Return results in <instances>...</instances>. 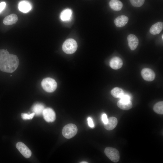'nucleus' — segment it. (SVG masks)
Instances as JSON below:
<instances>
[{
	"instance_id": "1",
	"label": "nucleus",
	"mask_w": 163,
	"mask_h": 163,
	"mask_svg": "<svg viewBox=\"0 0 163 163\" xmlns=\"http://www.w3.org/2000/svg\"><path fill=\"white\" fill-rule=\"evenodd\" d=\"M19 61L17 56L10 54L6 50H0V70L8 73H12L17 68Z\"/></svg>"
},
{
	"instance_id": "2",
	"label": "nucleus",
	"mask_w": 163,
	"mask_h": 163,
	"mask_svg": "<svg viewBox=\"0 0 163 163\" xmlns=\"http://www.w3.org/2000/svg\"><path fill=\"white\" fill-rule=\"evenodd\" d=\"M77 48V44L74 39L69 38L66 40L63 43L62 49L66 53L69 54L74 53Z\"/></svg>"
},
{
	"instance_id": "3",
	"label": "nucleus",
	"mask_w": 163,
	"mask_h": 163,
	"mask_svg": "<svg viewBox=\"0 0 163 163\" xmlns=\"http://www.w3.org/2000/svg\"><path fill=\"white\" fill-rule=\"evenodd\" d=\"M41 85L43 89L48 92H53L57 87L56 81L50 78H46L43 79L41 82Z\"/></svg>"
},
{
	"instance_id": "4",
	"label": "nucleus",
	"mask_w": 163,
	"mask_h": 163,
	"mask_svg": "<svg viewBox=\"0 0 163 163\" xmlns=\"http://www.w3.org/2000/svg\"><path fill=\"white\" fill-rule=\"evenodd\" d=\"M78 129L76 126L72 123H69L65 125L62 130V134L67 139H70L77 133Z\"/></svg>"
},
{
	"instance_id": "5",
	"label": "nucleus",
	"mask_w": 163,
	"mask_h": 163,
	"mask_svg": "<svg viewBox=\"0 0 163 163\" xmlns=\"http://www.w3.org/2000/svg\"><path fill=\"white\" fill-rule=\"evenodd\" d=\"M104 153L112 161L117 163L119 161L120 154L119 151L116 149L112 147H107L105 149Z\"/></svg>"
},
{
	"instance_id": "6",
	"label": "nucleus",
	"mask_w": 163,
	"mask_h": 163,
	"mask_svg": "<svg viewBox=\"0 0 163 163\" xmlns=\"http://www.w3.org/2000/svg\"><path fill=\"white\" fill-rule=\"evenodd\" d=\"M16 147L22 155L25 158H28L31 155L30 150L24 143L21 142H18L16 144Z\"/></svg>"
},
{
	"instance_id": "7",
	"label": "nucleus",
	"mask_w": 163,
	"mask_h": 163,
	"mask_svg": "<svg viewBox=\"0 0 163 163\" xmlns=\"http://www.w3.org/2000/svg\"><path fill=\"white\" fill-rule=\"evenodd\" d=\"M42 115L44 119L48 122H53L56 119V114L53 109L50 108H45Z\"/></svg>"
},
{
	"instance_id": "8",
	"label": "nucleus",
	"mask_w": 163,
	"mask_h": 163,
	"mask_svg": "<svg viewBox=\"0 0 163 163\" xmlns=\"http://www.w3.org/2000/svg\"><path fill=\"white\" fill-rule=\"evenodd\" d=\"M141 75L144 80L149 82L153 81L155 76L154 72L151 69L148 68L143 69L141 72Z\"/></svg>"
},
{
	"instance_id": "9",
	"label": "nucleus",
	"mask_w": 163,
	"mask_h": 163,
	"mask_svg": "<svg viewBox=\"0 0 163 163\" xmlns=\"http://www.w3.org/2000/svg\"><path fill=\"white\" fill-rule=\"evenodd\" d=\"M129 46L132 50H134L137 47L139 44L138 38L134 35L130 34L127 37Z\"/></svg>"
},
{
	"instance_id": "10",
	"label": "nucleus",
	"mask_w": 163,
	"mask_h": 163,
	"mask_svg": "<svg viewBox=\"0 0 163 163\" xmlns=\"http://www.w3.org/2000/svg\"><path fill=\"white\" fill-rule=\"evenodd\" d=\"M117 104L119 108L125 110H129L133 107V104L130 100L121 98L117 102Z\"/></svg>"
},
{
	"instance_id": "11",
	"label": "nucleus",
	"mask_w": 163,
	"mask_h": 163,
	"mask_svg": "<svg viewBox=\"0 0 163 163\" xmlns=\"http://www.w3.org/2000/svg\"><path fill=\"white\" fill-rule=\"evenodd\" d=\"M123 65L121 59L118 57H114L110 60V67L114 69H118L120 68Z\"/></svg>"
},
{
	"instance_id": "12",
	"label": "nucleus",
	"mask_w": 163,
	"mask_h": 163,
	"mask_svg": "<svg viewBox=\"0 0 163 163\" xmlns=\"http://www.w3.org/2000/svg\"><path fill=\"white\" fill-rule=\"evenodd\" d=\"M19 10L24 13H27L30 11L32 8L31 4L28 1H22L18 5Z\"/></svg>"
},
{
	"instance_id": "13",
	"label": "nucleus",
	"mask_w": 163,
	"mask_h": 163,
	"mask_svg": "<svg viewBox=\"0 0 163 163\" xmlns=\"http://www.w3.org/2000/svg\"><path fill=\"white\" fill-rule=\"evenodd\" d=\"M128 18L124 15H122L116 18L114 21L116 26L117 27L125 26L128 21Z\"/></svg>"
},
{
	"instance_id": "14",
	"label": "nucleus",
	"mask_w": 163,
	"mask_h": 163,
	"mask_svg": "<svg viewBox=\"0 0 163 163\" xmlns=\"http://www.w3.org/2000/svg\"><path fill=\"white\" fill-rule=\"evenodd\" d=\"M163 28V23L161 22H158L153 24L151 27L149 31L152 35L159 34Z\"/></svg>"
},
{
	"instance_id": "15",
	"label": "nucleus",
	"mask_w": 163,
	"mask_h": 163,
	"mask_svg": "<svg viewBox=\"0 0 163 163\" xmlns=\"http://www.w3.org/2000/svg\"><path fill=\"white\" fill-rule=\"evenodd\" d=\"M117 120L114 117H111L108 118L107 123L104 124L105 128L108 130H113L116 126L117 124Z\"/></svg>"
},
{
	"instance_id": "16",
	"label": "nucleus",
	"mask_w": 163,
	"mask_h": 163,
	"mask_svg": "<svg viewBox=\"0 0 163 163\" xmlns=\"http://www.w3.org/2000/svg\"><path fill=\"white\" fill-rule=\"evenodd\" d=\"M18 20V17L15 14H11L6 16L4 19L3 23L6 25L15 24Z\"/></svg>"
},
{
	"instance_id": "17",
	"label": "nucleus",
	"mask_w": 163,
	"mask_h": 163,
	"mask_svg": "<svg viewBox=\"0 0 163 163\" xmlns=\"http://www.w3.org/2000/svg\"><path fill=\"white\" fill-rule=\"evenodd\" d=\"M72 10L70 9H66L61 12L60 15V18L63 21H69L72 18Z\"/></svg>"
},
{
	"instance_id": "18",
	"label": "nucleus",
	"mask_w": 163,
	"mask_h": 163,
	"mask_svg": "<svg viewBox=\"0 0 163 163\" xmlns=\"http://www.w3.org/2000/svg\"><path fill=\"white\" fill-rule=\"evenodd\" d=\"M44 109V106L43 104L38 103L33 105L32 108V110L35 115L39 116L42 114Z\"/></svg>"
},
{
	"instance_id": "19",
	"label": "nucleus",
	"mask_w": 163,
	"mask_h": 163,
	"mask_svg": "<svg viewBox=\"0 0 163 163\" xmlns=\"http://www.w3.org/2000/svg\"><path fill=\"white\" fill-rule=\"evenodd\" d=\"M110 8L116 11L120 10L123 7V4L119 0H111L109 2Z\"/></svg>"
},
{
	"instance_id": "20",
	"label": "nucleus",
	"mask_w": 163,
	"mask_h": 163,
	"mask_svg": "<svg viewBox=\"0 0 163 163\" xmlns=\"http://www.w3.org/2000/svg\"><path fill=\"white\" fill-rule=\"evenodd\" d=\"M111 94L112 96L116 98H120L124 94L123 90L119 87H115L111 91Z\"/></svg>"
},
{
	"instance_id": "21",
	"label": "nucleus",
	"mask_w": 163,
	"mask_h": 163,
	"mask_svg": "<svg viewBox=\"0 0 163 163\" xmlns=\"http://www.w3.org/2000/svg\"><path fill=\"white\" fill-rule=\"evenodd\" d=\"M154 111L156 113L162 114H163V102L159 101L156 103L153 107Z\"/></svg>"
},
{
	"instance_id": "22",
	"label": "nucleus",
	"mask_w": 163,
	"mask_h": 163,
	"mask_svg": "<svg viewBox=\"0 0 163 163\" xmlns=\"http://www.w3.org/2000/svg\"><path fill=\"white\" fill-rule=\"evenodd\" d=\"M145 1V0H129L132 5L136 7L141 6L143 4Z\"/></svg>"
},
{
	"instance_id": "23",
	"label": "nucleus",
	"mask_w": 163,
	"mask_h": 163,
	"mask_svg": "<svg viewBox=\"0 0 163 163\" xmlns=\"http://www.w3.org/2000/svg\"><path fill=\"white\" fill-rule=\"evenodd\" d=\"M35 115V113L33 112L29 114L22 113L21 117L22 119L24 120H30L32 119Z\"/></svg>"
},
{
	"instance_id": "24",
	"label": "nucleus",
	"mask_w": 163,
	"mask_h": 163,
	"mask_svg": "<svg viewBox=\"0 0 163 163\" xmlns=\"http://www.w3.org/2000/svg\"><path fill=\"white\" fill-rule=\"evenodd\" d=\"M87 122L88 125L90 127L92 128L94 127V123L91 117H89L88 118Z\"/></svg>"
},
{
	"instance_id": "25",
	"label": "nucleus",
	"mask_w": 163,
	"mask_h": 163,
	"mask_svg": "<svg viewBox=\"0 0 163 163\" xmlns=\"http://www.w3.org/2000/svg\"><path fill=\"white\" fill-rule=\"evenodd\" d=\"M101 120L104 124H106L107 123L108 118L107 117V115L105 113H103L102 114Z\"/></svg>"
},
{
	"instance_id": "26",
	"label": "nucleus",
	"mask_w": 163,
	"mask_h": 163,
	"mask_svg": "<svg viewBox=\"0 0 163 163\" xmlns=\"http://www.w3.org/2000/svg\"><path fill=\"white\" fill-rule=\"evenodd\" d=\"M6 4L5 2H2L0 3V13H1L5 8Z\"/></svg>"
},
{
	"instance_id": "27",
	"label": "nucleus",
	"mask_w": 163,
	"mask_h": 163,
	"mask_svg": "<svg viewBox=\"0 0 163 163\" xmlns=\"http://www.w3.org/2000/svg\"><path fill=\"white\" fill-rule=\"evenodd\" d=\"M80 163H88V162H87V161H82V162H80Z\"/></svg>"
},
{
	"instance_id": "28",
	"label": "nucleus",
	"mask_w": 163,
	"mask_h": 163,
	"mask_svg": "<svg viewBox=\"0 0 163 163\" xmlns=\"http://www.w3.org/2000/svg\"><path fill=\"white\" fill-rule=\"evenodd\" d=\"M163 35H162V39H163Z\"/></svg>"
}]
</instances>
